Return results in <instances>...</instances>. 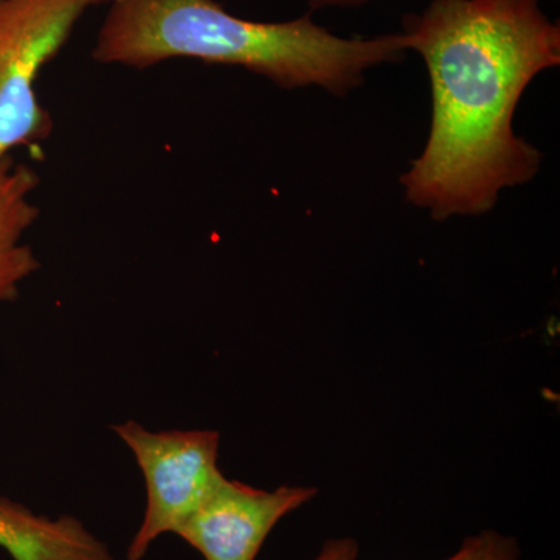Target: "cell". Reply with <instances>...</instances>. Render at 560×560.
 Masks as SVG:
<instances>
[{
	"label": "cell",
	"mask_w": 560,
	"mask_h": 560,
	"mask_svg": "<svg viewBox=\"0 0 560 560\" xmlns=\"http://www.w3.org/2000/svg\"><path fill=\"white\" fill-rule=\"evenodd\" d=\"M0 548L13 560H114L108 545L73 515L57 518L0 497Z\"/></svg>",
	"instance_id": "cell-6"
},
{
	"label": "cell",
	"mask_w": 560,
	"mask_h": 560,
	"mask_svg": "<svg viewBox=\"0 0 560 560\" xmlns=\"http://www.w3.org/2000/svg\"><path fill=\"white\" fill-rule=\"evenodd\" d=\"M92 58L149 69L171 60L232 66L282 90L320 88L337 97L364 83L368 70L407 57L401 33L342 38L311 14L283 22L235 16L215 0H108Z\"/></svg>",
	"instance_id": "cell-2"
},
{
	"label": "cell",
	"mask_w": 560,
	"mask_h": 560,
	"mask_svg": "<svg viewBox=\"0 0 560 560\" xmlns=\"http://www.w3.org/2000/svg\"><path fill=\"white\" fill-rule=\"evenodd\" d=\"M38 186L31 165L11 156L0 161V302L16 301L22 282L40 268L35 250L24 243L25 232L39 219L33 201Z\"/></svg>",
	"instance_id": "cell-7"
},
{
	"label": "cell",
	"mask_w": 560,
	"mask_h": 560,
	"mask_svg": "<svg viewBox=\"0 0 560 560\" xmlns=\"http://www.w3.org/2000/svg\"><path fill=\"white\" fill-rule=\"evenodd\" d=\"M359 541L352 537H337L324 541L312 560H357ZM445 560H522V550L515 537L504 536L495 529H485L466 537L459 550Z\"/></svg>",
	"instance_id": "cell-8"
},
{
	"label": "cell",
	"mask_w": 560,
	"mask_h": 560,
	"mask_svg": "<svg viewBox=\"0 0 560 560\" xmlns=\"http://www.w3.org/2000/svg\"><path fill=\"white\" fill-rule=\"evenodd\" d=\"M400 33L431 88L429 139L400 176L405 200L436 221L488 213L540 172L544 154L514 117L534 79L560 65V27L539 0H433Z\"/></svg>",
	"instance_id": "cell-1"
},
{
	"label": "cell",
	"mask_w": 560,
	"mask_h": 560,
	"mask_svg": "<svg viewBox=\"0 0 560 560\" xmlns=\"http://www.w3.org/2000/svg\"><path fill=\"white\" fill-rule=\"evenodd\" d=\"M372 0H307L312 10L323 9H352L370 3Z\"/></svg>",
	"instance_id": "cell-9"
},
{
	"label": "cell",
	"mask_w": 560,
	"mask_h": 560,
	"mask_svg": "<svg viewBox=\"0 0 560 560\" xmlns=\"http://www.w3.org/2000/svg\"><path fill=\"white\" fill-rule=\"evenodd\" d=\"M316 493L312 486L265 490L223 477L176 536L205 560H256L278 523Z\"/></svg>",
	"instance_id": "cell-5"
},
{
	"label": "cell",
	"mask_w": 560,
	"mask_h": 560,
	"mask_svg": "<svg viewBox=\"0 0 560 560\" xmlns=\"http://www.w3.org/2000/svg\"><path fill=\"white\" fill-rule=\"evenodd\" d=\"M108 0H0V161L54 131L39 102L40 72L92 7Z\"/></svg>",
	"instance_id": "cell-3"
},
{
	"label": "cell",
	"mask_w": 560,
	"mask_h": 560,
	"mask_svg": "<svg viewBox=\"0 0 560 560\" xmlns=\"http://www.w3.org/2000/svg\"><path fill=\"white\" fill-rule=\"evenodd\" d=\"M113 430L145 478V514L127 550V560H143L161 536L178 533L224 477L219 467L220 433L150 431L136 420Z\"/></svg>",
	"instance_id": "cell-4"
}]
</instances>
